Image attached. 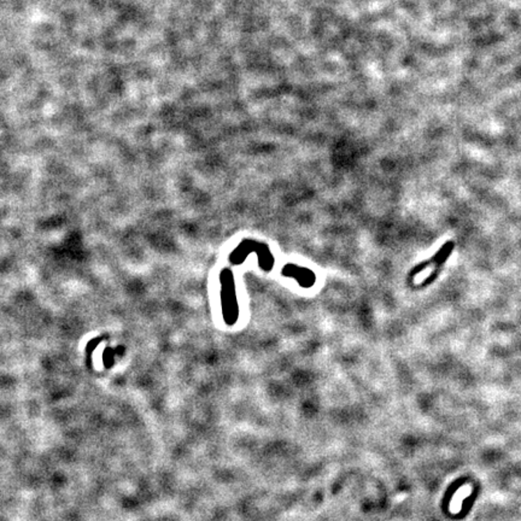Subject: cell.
Instances as JSON below:
<instances>
[{
    "instance_id": "6da1fadb",
    "label": "cell",
    "mask_w": 521,
    "mask_h": 521,
    "mask_svg": "<svg viewBox=\"0 0 521 521\" xmlns=\"http://www.w3.org/2000/svg\"><path fill=\"white\" fill-rule=\"evenodd\" d=\"M254 254L256 255L258 260V265L260 270L265 273H270L275 265L273 252L270 250L268 244L258 242L256 239H244L235 247V250L230 252V262L233 265H242L247 257Z\"/></svg>"
},
{
    "instance_id": "7a4b0ae2",
    "label": "cell",
    "mask_w": 521,
    "mask_h": 521,
    "mask_svg": "<svg viewBox=\"0 0 521 521\" xmlns=\"http://www.w3.org/2000/svg\"><path fill=\"white\" fill-rule=\"evenodd\" d=\"M220 297H221L222 316L227 326H235L240 316L235 274L230 268L220 272Z\"/></svg>"
},
{
    "instance_id": "3957f363",
    "label": "cell",
    "mask_w": 521,
    "mask_h": 521,
    "mask_svg": "<svg viewBox=\"0 0 521 521\" xmlns=\"http://www.w3.org/2000/svg\"><path fill=\"white\" fill-rule=\"evenodd\" d=\"M454 249H455V243L454 242H451L450 240V242L444 244L442 248L439 249V251L432 258H430L429 260L416 265V268L411 272V275H418L421 272H424L430 265H434L436 268L433 270V273L430 275L429 278L426 279V281L421 286H427L430 284H432L436 280V278H437L439 270H441V267L446 263V260L449 258Z\"/></svg>"
},
{
    "instance_id": "277c9868",
    "label": "cell",
    "mask_w": 521,
    "mask_h": 521,
    "mask_svg": "<svg viewBox=\"0 0 521 521\" xmlns=\"http://www.w3.org/2000/svg\"><path fill=\"white\" fill-rule=\"evenodd\" d=\"M281 274L285 278H292L296 280L297 284L303 288H311L316 284V274L313 270L303 265H295V263H287L284 265Z\"/></svg>"
}]
</instances>
